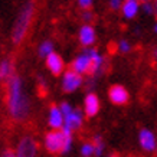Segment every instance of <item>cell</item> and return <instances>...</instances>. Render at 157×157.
<instances>
[{
	"instance_id": "cell-1",
	"label": "cell",
	"mask_w": 157,
	"mask_h": 157,
	"mask_svg": "<svg viewBox=\"0 0 157 157\" xmlns=\"http://www.w3.org/2000/svg\"><path fill=\"white\" fill-rule=\"evenodd\" d=\"M6 105L9 115L14 121H25L30 113V102L25 91L23 81L17 75H12L7 79V94Z\"/></svg>"
},
{
	"instance_id": "cell-2",
	"label": "cell",
	"mask_w": 157,
	"mask_h": 157,
	"mask_svg": "<svg viewBox=\"0 0 157 157\" xmlns=\"http://www.w3.org/2000/svg\"><path fill=\"white\" fill-rule=\"evenodd\" d=\"M43 146L46 148V151H49L51 154H62V156H65L72 150L74 138H72V136L63 134L62 130H51L45 136Z\"/></svg>"
},
{
	"instance_id": "cell-3",
	"label": "cell",
	"mask_w": 157,
	"mask_h": 157,
	"mask_svg": "<svg viewBox=\"0 0 157 157\" xmlns=\"http://www.w3.org/2000/svg\"><path fill=\"white\" fill-rule=\"evenodd\" d=\"M33 12H35L33 2H28L20 9L17 17L14 20L13 30H12V40L14 43H20L26 38L29 26H30V22H32V17H33Z\"/></svg>"
},
{
	"instance_id": "cell-4",
	"label": "cell",
	"mask_w": 157,
	"mask_h": 157,
	"mask_svg": "<svg viewBox=\"0 0 157 157\" xmlns=\"http://www.w3.org/2000/svg\"><path fill=\"white\" fill-rule=\"evenodd\" d=\"M84 111L78 108H74L71 111H68L67 114H63L65 117V123H63V127H62V133L67 134V136H72L74 131L76 130H79L82 127V124H84Z\"/></svg>"
},
{
	"instance_id": "cell-5",
	"label": "cell",
	"mask_w": 157,
	"mask_h": 157,
	"mask_svg": "<svg viewBox=\"0 0 157 157\" xmlns=\"http://www.w3.org/2000/svg\"><path fill=\"white\" fill-rule=\"evenodd\" d=\"M84 85V78L74 69H68L62 74V90L65 92H75Z\"/></svg>"
},
{
	"instance_id": "cell-6",
	"label": "cell",
	"mask_w": 157,
	"mask_h": 157,
	"mask_svg": "<svg viewBox=\"0 0 157 157\" xmlns=\"http://www.w3.org/2000/svg\"><path fill=\"white\" fill-rule=\"evenodd\" d=\"M16 157H38V143L33 137L25 136L20 138L16 148Z\"/></svg>"
},
{
	"instance_id": "cell-7",
	"label": "cell",
	"mask_w": 157,
	"mask_h": 157,
	"mask_svg": "<svg viewBox=\"0 0 157 157\" xmlns=\"http://www.w3.org/2000/svg\"><path fill=\"white\" fill-rule=\"evenodd\" d=\"M138 144L146 153H154L157 150V138L151 130L143 128L138 133Z\"/></svg>"
},
{
	"instance_id": "cell-8",
	"label": "cell",
	"mask_w": 157,
	"mask_h": 157,
	"mask_svg": "<svg viewBox=\"0 0 157 157\" xmlns=\"http://www.w3.org/2000/svg\"><path fill=\"white\" fill-rule=\"evenodd\" d=\"M108 98L114 105H125L130 100L128 91L123 85H113L108 90Z\"/></svg>"
},
{
	"instance_id": "cell-9",
	"label": "cell",
	"mask_w": 157,
	"mask_h": 157,
	"mask_svg": "<svg viewBox=\"0 0 157 157\" xmlns=\"http://www.w3.org/2000/svg\"><path fill=\"white\" fill-rule=\"evenodd\" d=\"M71 69H74L75 72L81 74V75L90 74L91 72V56H90V53H88V51H84V52L79 53L72 61Z\"/></svg>"
},
{
	"instance_id": "cell-10",
	"label": "cell",
	"mask_w": 157,
	"mask_h": 157,
	"mask_svg": "<svg viewBox=\"0 0 157 157\" xmlns=\"http://www.w3.org/2000/svg\"><path fill=\"white\" fill-rule=\"evenodd\" d=\"M78 39H79V43L85 48H91L97 40V32L95 29L92 28L90 23H84L78 32Z\"/></svg>"
},
{
	"instance_id": "cell-11",
	"label": "cell",
	"mask_w": 157,
	"mask_h": 157,
	"mask_svg": "<svg viewBox=\"0 0 157 157\" xmlns=\"http://www.w3.org/2000/svg\"><path fill=\"white\" fill-rule=\"evenodd\" d=\"M45 63L52 75H62L65 72V62L61 55H58L56 52L51 53L49 56L45 58Z\"/></svg>"
},
{
	"instance_id": "cell-12",
	"label": "cell",
	"mask_w": 157,
	"mask_h": 157,
	"mask_svg": "<svg viewBox=\"0 0 157 157\" xmlns=\"http://www.w3.org/2000/svg\"><path fill=\"white\" fill-rule=\"evenodd\" d=\"M101 104H100V98L97 97V94L94 92H88L84 98V114L86 117H95L100 113Z\"/></svg>"
},
{
	"instance_id": "cell-13",
	"label": "cell",
	"mask_w": 157,
	"mask_h": 157,
	"mask_svg": "<svg viewBox=\"0 0 157 157\" xmlns=\"http://www.w3.org/2000/svg\"><path fill=\"white\" fill-rule=\"evenodd\" d=\"M65 123V117L59 105H52L48 113V124L51 130H61Z\"/></svg>"
},
{
	"instance_id": "cell-14",
	"label": "cell",
	"mask_w": 157,
	"mask_h": 157,
	"mask_svg": "<svg viewBox=\"0 0 157 157\" xmlns=\"http://www.w3.org/2000/svg\"><path fill=\"white\" fill-rule=\"evenodd\" d=\"M86 51H88V53H90V56H91L90 75L95 76V75H98V74L102 72V69H104V67H105V59H104V56H102V53H101L100 51H97V49L88 48Z\"/></svg>"
},
{
	"instance_id": "cell-15",
	"label": "cell",
	"mask_w": 157,
	"mask_h": 157,
	"mask_svg": "<svg viewBox=\"0 0 157 157\" xmlns=\"http://www.w3.org/2000/svg\"><path fill=\"white\" fill-rule=\"evenodd\" d=\"M141 9V5L138 0H124L123 6H121V13L125 19H134L137 13Z\"/></svg>"
},
{
	"instance_id": "cell-16",
	"label": "cell",
	"mask_w": 157,
	"mask_h": 157,
	"mask_svg": "<svg viewBox=\"0 0 157 157\" xmlns=\"http://www.w3.org/2000/svg\"><path fill=\"white\" fill-rule=\"evenodd\" d=\"M13 75V65L9 59L0 62V81H7Z\"/></svg>"
},
{
	"instance_id": "cell-17",
	"label": "cell",
	"mask_w": 157,
	"mask_h": 157,
	"mask_svg": "<svg viewBox=\"0 0 157 157\" xmlns=\"http://www.w3.org/2000/svg\"><path fill=\"white\" fill-rule=\"evenodd\" d=\"M53 43L51 42V40H43L40 45H39V48H38V53H39V56L40 58H46L49 56L51 53H53L55 51H53Z\"/></svg>"
},
{
	"instance_id": "cell-18",
	"label": "cell",
	"mask_w": 157,
	"mask_h": 157,
	"mask_svg": "<svg viewBox=\"0 0 157 157\" xmlns=\"http://www.w3.org/2000/svg\"><path fill=\"white\" fill-rule=\"evenodd\" d=\"M92 143H94V147H95V153H94V156L102 157L104 150H105V144H104V141H102V137H101L100 134H95L94 138H92Z\"/></svg>"
},
{
	"instance_id": "cell-19",
	"label": "cell",
	"mask_w": 157,
	"mask_h": 157,
	"mask_svg": "<svg viewBox=\"0 0 157 157\" xmlns=\"http://www.w3.org/2000/svg\"><path fill=\"white\" fill-rule=\"evenodd\" d=\"M79 153H81L82 157H92L94 153H95V147H94V143L92 141H86V143H82L81 148H79Z\"/></svg>"
},
{
	"instance_id": "cell-20",
	"label": "cell",
	"mask_w": 157,
	"mask_h": 157,
	"mask_svg": "<svg viewBox=\"0 0 157 157\" xmlns=\"http://www.w3.org/2000/svg\"><path fill=\"white\" fill-rule=\"evenodd\" d=\"M117 48H118V52L121 53H128L131 51V43L127 40V39H121L117 45Z\"/></svg>"
},
{
	"instance_id": "cell-21",
	"label": "cell",
	"mask_w": 157,
	"mask_h": 157,
	"mask_svg": "<svg viewBox=\"0 0 157 157\" xmlns=\"http://www.w3.org/2000/svg\"><path fill=\"white\" fill-rule=\"evenodd\" d=\"M141 10H143L146 14H156V6L151 2H146L141 5Z\"/></svg>"
},
{
	"instance_id": "cell-22",
	"label": "cell",
	"mask_w": 157,
	"mask_h": 157,
	"mask_svg": "<svg viewBox=\"0 0 157 157\" xmlns=\"http://www.w3.org/2000/svg\"><path fill=\"white\" fill-rule=\"evenodd\" d=\"M123 3H124V0H108V5H109V7H111L113 10L121 9Z\"/></svg>"
},
{
	"instance_id": "cell-23",
	"label": "cell",
	"mask_w": 157,
	"mask_h": 157,
	"mask_svg": "<svg viewBox=\"0 0 157 157\" xmlns=\"http://www.w3.org/2000/svg\"><path fill=\"white\" fill-rule=\"evenodd\" d=\"M92 2L94 0H78V5H79V7L84 10H88L92 6Z\"/></svg>"
},
{
	"instance_id": "cell-24",
	"label": "cell",
	"mask_w": 157,
	"mask_h": 157,
	"mask_svg": "<svg viewBox=\"0 0 157 157\" xmlns=\"http://www.w3.org/2000/svg\"><path fill=\"white\" fill-rule=\"evenodd\" d=\"M82 17H84V20H85V23H90L91 20H92V13L90 12V9L84 12V16H82Z\"/></svg>"
},
{
	"instance_id": "cell-25",
	"label": "cell",
	"mask_w": 157,
	"mask_h": 157,
	"mask_svg": "<svg viewBox=\"0 0 157 157\" xmlns=\"http://www.w3.org/2000/svg\"><path fill=\"white\" fill-rule=\"evenodd\" d=\"M2 157H16V151H13V150H5L3 151V154H2Z\"/></svg>"
},
{
	"instance_id": "cell-26",
	"label": "cell",
	"mask_w": 157,
	"mask_h": 157,
	"mask_svg": "<svg viewBox=\"0 0 157 157\" xmlns=\"http://www.w3.org/2000/svg\"><path fill=\"white\" fill-rule=\"evenodd\" d=\"M153 58H154V59L157 61V48L154 49V51H153Z\"/></svg>"
},
{
	"instance_id": "cell-27",
	"label": "cell",
	"mask_w": 157,
	"mask_h": 157,
	"mask_svg": "<svg viewBox=\"0 0 157 157\" xmlns=\"http://www.w3.org/2000/svg\"><path fill=\"white\" fill-rule=\"evenodd\" d=\"M154 6H156V16H157V0H154Z\"/></svg>"
},
{
	"instance_id": "cell-28",
	"label": "cell",
	"mask_w": 157,
	"mask_h": 157,
	"mask_svg": "<svg viewBox=\"0 0 157 157\" xmlns=\"http://www.w3.org/2000/svg\"><path fill=\"white\" fill-rule=\"evenodd\" d=\"M140 3H146V2H150V0H138Z\"/></svg>"
},
{
	"instance_id": "cell-29",
	"label": "cell",
	"mask_w": 157,
	"mask_h": 157,
	"mask_svg": "<svg viewBox=\"0 0 157 157\" xmlns=\"http://www.w3.org/2000/svg\"><path fill=\"white\" fill-rule=\"evenodd\" d=\"M154 32L157 33V22H156V25H154Z\"/></svg>"
}]
</instances>
